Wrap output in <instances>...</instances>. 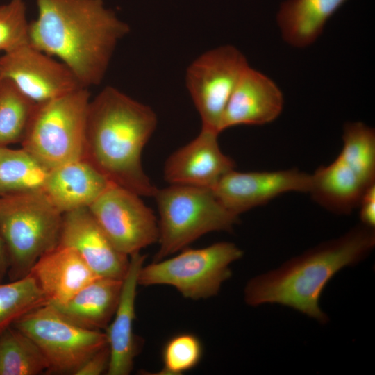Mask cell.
Returning <instances> with one entry per match:
<instances>
[{"label":"cell","mask_w":375,"mask_h":375,"mask_svg":"<svg viewBox=\"0 0 375 375\" xmlns=\"http://www.w3.org/2000/svg\"><path fill=\"white\" fill-rule=\"evenodd\" d=\"M35 2L38 14L29 22L30 44L58 58L82 86L99 85L129 26L103 0Z\"/></svg>","instance_id":"6da1fadb"},{"label":"cell","mask_w":375,"mask_h":375,"mask_svg":"<svg viewBox=\"0 0 375 375\" xmlns=\"http://www.w3.org/2000/svg\"><path fill=\"white\" fill-rule=\"evenodd\" d=\"M157 122L150 106L106 86L89 103L83 158L110 183L153 197L157 188L143 169L142 153Z\"/></svg>","instance_id":"7a4b0ae2"},{"label":"cell","mask_w":375,"mask_h":375,"mask_svg":"<svg viewBox=\"0 0 375 375\" xmlns=\"http://www.w3.org/2000/svg\"><path fill=\"white\" fill-rule=\"evenodd\" d=\"M374 247V228L360 224L251 278L244 290V301L254 307L267 303L288 306L326 324L328 316L319 306L326 285L341 269L365 259Z\"/></svg>","instance_id":"3957f363"},{"label":"cell","mask_w":375,"mask_h":375,"mask_svg":"<svg viewBox=\"0 0 375 375\" xmlns=\"http://www.w3.org/2000/svg\"><path fill=\"white\" fill-rule=\"evenodd\" d=\"M62 215L43 191L0 197V235L10 281L26 276L42 255L58 245Z\"/></svg>","instance_id":"277c9868"},{"label":"cell","mask_w":375,"mask_h":375,"mask_svg":"<svg viewBox=\"0 0 375 375\" xmlns=\"http://www.w3.org/2000/svg\"><path fill=\"white\" fill-rule=\"evenodd\" d=\"M153 197L159 214L154 261L184 249L206 233L232 231L239 221L209 188L170 185L157 188Z\"/></svg>","instance_id":"5b68a950"},{"label":"cell","mask_w":375,"mask_h":375,"mask_svg":"<svg viewBox=\"0 0 375 375\" xmlns=\"http://www.w3.org/2000/svg\"><path fill=\"white\" fill-rule=\"evenodd\" d=\"M88 88L37 103L22 149L47 169L83 158L88 109Z\"/></svg>","instance_id":"8992f818"},{"label":"cell","mask_w":375,"mask_h":375,"mask_svg":"<svg viewBox=\"0 0 375 375\" xmlns=\"http://www.w3.org/2000/svg\"><path fill=\"white\" fill-rule=\"evenodd\" d=\"M176 256L141 267L138 285H170L192 300L215 296L231 278V265L243 251L230 242H219L201 249H183Z\"/></svg>","instance_id":"52a82bcc"},{"label":"cell","mask_w":375,"mask_h":375,"mask_svg":"<svg viewBox=\"0 0 375 375\" xmlns=\"http://www.w3.org/2000/svg\"><path fill=\"white\" fill-rule=\"evenodd\" d=\"M38 346L48 372L76 374L97 351L108 344L106 333L78 327L61 317L49 304L41 306L13 324Z\"/></svg>","instance_id":"ba28073f"},{"label":"cell","mask_w":375,"mask_h":375,"mask_svg":"<svg viewBox=\"0 0 375 375\" xmlns=\"http://www.w3.org/2000/svg\"><path fill=\"white\" fill-rule=\"evenodd\" d=\"M248 66L244 55L230 44L208 50L190 63L186 70V87L202 126L219 133V124L227 102Z\"/></svg>","instance_id":"9c48e42d"},{"label":"cell","mask_w":375,"mask_h":375,"mask_svg":"<svg viewBox=\"0 0 375 375\" xmlns=\"http://www.w3.org/2000/svg\"><path fill=\"white\" fill-rule=\"evenodd\" d=\"M114 246L131 256L158 242V219L139 194L110 183L88 207Z\"/></svg>","instance_id":"30bf717a"},{"label":"cell","mask_w":375,"mask_h":375,"mask_svg":"<svg viewBox=\"0 0 375 375\" xmlns=\"http://www.w3.org/2000/svg\"><path fill=\"white\" fill-rule=\"evenodd\" d=\"M0 74L36 103L83 87L66 65L30 44L0 56Z\"/></svg>","instance_id":"8fae6325"},{"label":"cell","mask_w":375,"mask_h":375,"mask_svg":"<svg viewBox=\"0 0 375 375\" xmlns=\"http://www.w3.org/2000/svg\"><path fill=\"white\" fill-rule=\"evenodd\" d=\"M311 176L297 169L224 174L212 188L220 203L238 216L288 192L308 193Z\"/></svg>","instance_id":"7c38bea8"},{"label":"cell","mask_w":375,"mask_h":375,"mask_svg":"<svg viewBox=\"0 0 375 375\" xmlns=\"http://www.w3.org/2000/svg\"><path fill=\"white\" fill-rule=\"evenodd\" d=\"M58 245L76 251L99 277L124 280L127 274L128 256L114 246L88 208L63 214Z\"/></svg>","instance_id":"4fadbf2b"},{"label":"cell","mask_w":375,"mask_h":375,"mask_svg":"<svg viewBox=\"0 0 375 375\" xmlns=\"http://www.w3.org/2000/svg\"><path fill=\"white\" fill-rule=\"evenodd\" d=\"M219 134L202 126L195 138L168 157L163 169L165 180L169 185L212 190L219 180L235 167L234 160L221 150Z\"/></svg>","instance_id":"5bb4252c"},{"label":"cell","mask_w":375,"mask_h":375,"mask_svg":"<svg viewBox=\"0 0 375 375\" xmlns=\"http://www.w3.org/2000/svg\"><path fill=\"white\" fill-rule=\"evenodd\" d=\"M284 98L278 85L249 65L240 76L222 114L218 131L240 125H263L281 113Z\"/></svg>","instance_id":"9a60e30c"},{"label":"cell","mask_w":375,"mask_h":375,"mask_svg":"<svg viewBox=\"0 0 375 375\" xmlns=\"http://www.w3.org/2000/svg\"><path fill=\"white\" fill-rule=\"evenodd\" d=\"M47 304L65 303L81 289L98 278L74 249L58 245L42 255L29 274Z\"/></svg>","instance_id":"2e32d148"},{"label":"cell","mask_w":375,"mask_h":375,"mask_svg":"<svg viewBox=\"0 0 375 375\" xmlns=\"http://www.w3.org/2000/svg\"><path fill=\"white\" fill-rule=\"evenodd\" d=\"M144 259L145 256L140 252L130 256L128 269L123 280L114 318L106 329L110 349L108 375L129 374L138 353V344L133 333V322L138 276Z\"/></svg>","instance_id":"e0dca14e"},{"label":"cell","mask_w":375,"mask_h":375,"mask_svg":"<svg viewBox=\"0 0 375 375\" xmlns=\"http://www.w3.org/2000/svg\"><path fill=\"white\" fill-rule=\"evenodd\" d=\"M110 183L93 165L81 158L50 169L43 192L64 214L88 208Z\"/></svg>","instance_id":"ac0fdd59"},{"label":"cell","mask_w":375,"mask_h":375,"mask_svg":"<svg viewBox=\"0 0 375 375\" xmlns=\"http://www.w3.org/2000/svg\"><path fill=\"white\" fill-rule=\"evenodd\" d=\"M123 280L98 277L65 303L51 306L70 323L84 329H106L117 309Z\"/></svg>","instance_id":"d6986e66"},{"label":"cell","mask_w":375,"mask_h":375,"mask_svg":"<svg viewBox=\"0 0 375 375\" xmlns=\"http://www.w3.org/2000/svg\"><path fill=\"white\" fill-rule=\"evenodd\" d=\"M310 176L308 193L312 200L339 215H349L358 208L366 190L373 185L367 184L338 157L329 165L319 167Z\"/></svg>","instance_id":"ffe728a7"},{"label":"cell","mask_w":375,"mask_h":375,"mask_svg":"<svg viewBox=\"0 0 375 375\" xmlns=\"http://www.w3.org/2000/svg\"><path fill=\"white\" fill-rule=\"evenodd\" d=\"M347 0H286L276 21L283 40L293 47L314 43L328 19Z\"/></svg>","instance_id":"44dd1931"},{"label":"cell","mask_w":375,"mask_h":375,"mask_svg":"<svg viewBox=\"0 0 375 375\" xmlns=\"http://www.w3.org/2000/svg\"><path fill=\"white\" fill-rule=\"evenodd\" d=\"M49 172L24 149L0 147V197L43 191Z\"/></svg>","instance_id":"7402d4cb"},{"label":"cell","mask_w":375,"mask_h":375,"mask_svg":"<svg viewBox=\"0 0 375 375\" xmlns=\"http://www.w3.org/2000/svg\"><path fill=\"white\" fill-rule=\"evenodd\" d=\"M48 370L35 342L11 326L0 333V375H37Z\"/></svg>","instance_id":"603a6c76"},{"label":"cell","mask_w":375,"mask_h":375,"mask_svg":"<svg viewBox=\"0 0 375 375\" xmlns=\"http://www.w3.org/2000/svg\"><path fill=\"white\" fill-rule=\"evenodd\" d=\"M37 103L10 79L0 81V147L21 142Z\"/></svg>","instance_id":"cb8c5ba5"},{"label":"cell","mask_w":375,"mask_h":375,"mask_svg":"<svg viewBox=\"0 0 375 375\" xmlns=\"http://www.w3.org/2000/svg\"><path fill=\"white\" fill-rule=\"evenodd\" d=\"M338 156L367 184H375V131L362 122H347Z\"/></svg>","instance_id":"d4e9b609"},{"label":"cell","mask_w":375,"mask_h":375,"mask_svg":"<svg viewBox=\"0 0 375 375\" xmlns=\"http://www.w3.org/2000/svg\"><path fill=\"white\" fill-rule=\"evenodd\" d=\"M45 304L44 294L29 274L9 283L0 282V333L23 315Z\"/></svg>","instance_id":"484cf974"},{"label":"cell","mask_w":375,"mask_h":375,"mask_svg":"<svg viewBox=\"0 0 375 375\" xmlns=\"http://www.w3.org/2000/svg\"><path fill=\"white\" fill-rule=\"evenodd\" d=\"M202 351L200 340L193 334L173 337L163 349V367L158 374L179 375L192 369L200 361Z\"/></svg>","instance_id":"4316f807"},{"label":"cell","mask_w":375,"mask_h":375,"mask_svg":"<svg viewBox=\"0 0 375 375\" xmlns=\"http://www.w3.org/2000/svg\"><path fill=\"white\" fill-rule=\"evenodd\" d=\"M29 43V22L23 0L0 6V51L6 53Z\"/></svg>","instance_id":"83f0119b"},{"label":"cell","mask_w":375,"mask_h":375,"mask_svg":"<svg viewBox=\"0 0 375 375\" xmlns=\"http://www.w3.org/2000/svg\"><path fill=\"white\" fill-rule=\"evenodd\" d=\"M110 361L108 344L94 353L76 372L75 375H99L107 372Z\"/></svg>","instance_id":"f1b7e54d"},{"label":"cell","mask_w":375,"mask_h":375,"mask_svg":"<svg viewBox=\"0 0 375 375\" xmlns=\"http://www.w3.org/2000/svg\"><path fill=\"white\" fill-rule=\"evenodd\" d=\"M360 224L368 227H375V184L369 187L363 194L358 204Z\"/></svg>","instance_id":"f546056e"},{"label":"cell","mask_w":375,"mask_h":375,"mask_svg":"<svg viewBox=\"0 0 375 375\" xmlns=\"http://www.w3.org/2000/svg\"><path fill=\"white\" fill-rule=\"evenodd\" d=\"M8 269V262L7 254L3 242L0 235V282H1L7 274Z\"/></svg>","instance_id":"4dcf8cb0"},{"label":"cell","mask_w":375,"mask_h":375,"mask_svg":"<svg viewBox=\"0 0 375 375\" xmlns=\"http://www.w3.org/2000/svg\"><path fill=\"white\" fill-rule=\"evenodd\" d=\"M1 78H1V74H0V81H1Z\"/></svg>","instance_id":"1f68e13d"},{"label":"cell","mask_w":375,"mask_h":375,"mask_svg":"<svg viewBox=\"0 0 375 375\" xmlns=\"http://www.w3.org/2000/svg\"></svg>","instance_id":"d6a6232c"}]
</instances>
